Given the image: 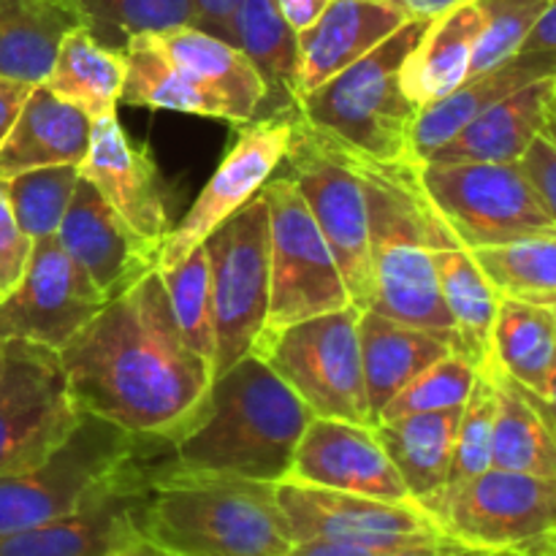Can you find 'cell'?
I'll return each instance as SVG.
<instances>
[{
  "label": "cell",
  "instance_id": "f546056e",
  "mask_svg": "<svg viewBox=\"0 0 556 556\" xmlns=\"http://www.w3.org/2000/svg\"><path fill=\"white\" fill-rule=\"evenodd\" d=\"M150 36L174 63L223 92L239 109L244 123L266 117L269 87L237 43L212 36L195 25L172 27V30L150 33Z\"/></svg>",
  "mask_w": 556,
  "mask_h": 556
},
{
  "label": "cell",
  "instance_id": "9a60e30c",
  "mask_svg": "<svg viewBox=\"0 0 556 556\" xmlns=\"http://www.w3.org/2000/svg\"><path fill=\"white\" fill-rule=\"evenodd\" d=\"M172 443L147 440L139 454L96 489L74 514L0 535V556H103L139 532V510L157 456Z\"/></svg>",
  "mask_w": 556,
  "mask_h": 556
},
{
  "label": "cell",
  "instance_id": "ffe728a7",
  "mask_svg": "<svg viewBox=\"0 0 556 556\" xmlns=\"http://www.w3.org/2000/svg\"><path fill=\"white\" fill-rule=\"evenodd\" d=\"M58 242L106 302L128 291L157 266V250L141 242L81 177L58 228Z\"/></svg>",
  "mask_w": 556,
  "mask_h": 556
},
{
  "label": "cell",
  "instance_id": "ab89813d",
  "mask_svg": "<svg viewBox=\"0 0 556 556\" xmlns=\"http://www.w3.org/2000/svg\"><path fill=\"white\" fill-rule=\"evenodd\" d=\"M494 413H497V400H494L492 378H489L486 372H478L476 386H472L470 396H467V402L462 405L454 459H451L443 497H448L451 492H456V489L465 486L467 481H472V478H478L481 472H486L489 467H492ZM443 497H440V503H443Z\"/></svg>",
  "mask_w": 556,
  "mask_h": 556
},
{
  "label": "cell",
  "instance_id": "680465c9",
  "mask_svg": "<svg viewBox=\"0 0 556 556\" xmlns=\"http://www.w3.org/2000/svg\"><path fill=\"white\" fill-rule=\"evenodd\" d=\"M0 353H3V342H0Z\"/></svg>",
  "mask_w": 556,
  "mask_h": 556
},
{
  "label": "cell",
  "instance_id": "9c48e42d",
  "mask_svg": "<svg viewBox=\"0 0 556 556\" xmlns=\"http://www.w3.org/2000/svg\"><path fill=\"white\" fill-rule=\"evenodd\" d=\"M418 179L467 250L556 233L519 163H418Z\"/></svg>",
  "mask_w": 556,
  "mask_h": 556
},
{
  "label": "cell",
  "instance_id": "ac0fdd59",
  "mask_svg": "<svg viewBox=\"0 0 556 556\" xmlns=\"http://www.w3.org/2000/svg\"><path fill=\"white\" fill-rule=\"evenodd\" d=\"M286 481L416 505L372 427L315 416L304 429Z\"/></svg>",
  "mask_w": 556,
  "mask_h": 556
},
{
  "label": "cell",
  "instance_id": "52a82bcc",
  "mask_svg": "<svg viewBox=\"0 0 556 556\" xmlns=\"http://www.w3.org/2000/svg\"><path fill=\"white\" fill-rule=\"evenodd\" d=\"M147 440L152 438H136L106 418L81 413L74 432L41 465L0 476V535L74 514L139 454Z\"/></svg>",
  "mask_w": 556,
  "mask_h": 556
},
{
  "label": "cell",
  "instance_id": "f1b7e54d",
  "mask_svg": "<svg viewBox=\"0 0 556 556\" xmlns=\"http://www.w3.org/2000/svg\"><path fill=\"white\" fill-rule=\"evenodd\" d=\"M119 103L248 125L239 109L223 92L199 81L182 65L174 63L163 49H157L150 33L136 36L125 47V87Z\"/></svg>",
  "mask_w": 556,
  "mask_h": 556
},
{
  "label": "cell",
  "instance_id": "cb8c5ba5",
  "mask_svg": "<svg viewBox=\"0 0 556 556\" xmlns=\"http://www.w3.org/2000/svg\"><path fill=\"white\" fill-rule=\"evenodd\" d=\"M556 79H541L510 92L445 141L424 163H519L543 134Z\"/></svg>",
  "mask_w": 556,
  "mask_h": 556
},
{
  "label": "cell",
  "instance_id": "d6a6232c",
  "mask_svg": "<svg viewBox=\"0 0 556 556\" xmlns=\"http://www.w3.org/2000/svg\"><path fill=\"white\" fill-rule=\"evenodd\" d=\"M233 43L248 54L269 87L266 117L296 112L299 43L296 30L277 9V0H242L233 16Z\"/></svg>",
  "mask_w": 556,
  "mask_h": 556
},
{
  "label": "cell",
  "instance_id": "ee69618b",
  "mask_svg": "<svg viewBox=\"0 0 556 556\" xmlns=\"http://www.w3.org/2000/svg\"><path fill=\"white\" fill-rule=\"evenodd\" d=\"M519 166L521 172L527 174V179L532 182L538 199L546 206L548 217H552L556 226V147L541 134L530 147H527Z\"/></svg>",
  "mask_w": 556,
  "mask_h": 556
},
{
  "label": "cell",
  "instance_id": "44dd1931",
  "mask_svg": "<svg viewBox=\"0 0 556 556\" xmlns=\"http://www.w3.org/2000/svg\"><path fill=\"white\" fill-rule=\"evenodd\" d=\"M405 22L383 0H331L315 25L296 33L299 96L362 60Z\"/></svg>",
  "mask_w": 556,
  "mask_h": 556
},
{
  "label": "cell",
  "instance_id": "7a4b0ae2",
  "mask_svg": "<svg viewBox=\"0 0 556 556\" xmlns=\"http://www.w3.org/2000/svg\"><path fill=\"white\" fill-rule=\"evenodd\" d=\"M313 418L269 364L244 356L217 375L204 418L172 445L166 467L193 476L280 483Z\"/></svg>",
  "mask_w": 556,
  "mask_h": 556
},
{
  "label": "cell",
  "instance_id": "83f0119b",
  "mask_svg": "<svg viewBox=\"0 0 556 556\" xmlns=\"http://www.w3.org/2000/svg\"><path fill=\"white\" fill-rule=\"evenodd\" d=\"M76 27H85L76 0H0V76L43 85Z\"/></svg>",
  "mask_w": 556,
  "mask_h": 556
},
{
  "label": "cell",
  "instance_id": "2e32d148",
  "mask_svg": "<svg viewBox=\"0 0 556 556\" xmlns=\"http://www.w3.org/2000/svg\"><path fill=\"white\" fill-rule=\"evenodd\" d=\"M293 119H296V112L261 117L242 125L237 144L215 168L188 215L177 226H172V231L163 239L161 253H157V271L182 264L217 226H223L233 212L242 210L264 190L291 144Z\"/></svg>",
  "mask_w": 556,
  "mask_h": 556
},
{
  "label": "cell",
  "instance_id": "f6af8a7d",
  "mask_svg": "<svg viewBox=\"0 0 556 556\" xmlns=\"http://www.w3.org/2000/svg\"><path fill=\"white\" fill-rule=\"evenodd\" d=\"M199 11V27L233 43V16L242 0H193Z\"/></svg>",
  "mask_w": 556,
  "mask_h": 556
},
{
  "label": "cell",
  "instance_id": "e575fe53",
  "mask_svg": "<svg viewBox=\"0 0 556 556\" xmlns=\"http://www.w3.org/2000/svg\"><path fill=\"white\" fill-rule=\"evenodd\" d=\"M492 362L510 380L535 396H543L556 362V318L552 307L500 299L492 331Z\"/></svg>",
  "mask_w": 556,
  "mask_h": 556
},
{
  "label": "cell",
  "instance_id": "f907efd6",
  "mask_svg": "<svg viewBox=\"0 0 556 556\" xmlns=\"http://www.w3.org/2000/svg\"><path fill=\"white\" fill-rule=\"evenodd\" d=\"M329 3L331 0H277V9H280V14L286 16L293 30L302 33L318 22V16L324 14Z\"/></svg>",
  "mask_w": 556,
  "mask_h": 556
},
{
  "label": "cell",
  "instance_id": "8d00e7d4",
  "mask_svg": "<svg viewBox=\"0 0 556 556\" xmlns=\"http://www.w3.org/2000/svg\"><path fill=\"white\" fill-rule=\"evenodd\" d=\"M85 14V27L98 43L123 52L136 36L195 25L199 11L193 0H76Z\"/></svg>",
  "mask_w": 556,
  "mask_h": 556
},
{
  "label": "cell",
  "instance_id": "836d02e7",
  "mask_svg": "<svg viewBox=\"0 0 556 556\" xmlns=\"http://www.w3.org/2000/svg\"><path fill=\"white\" fill-rule=\"evenodd\" d=\"M43 85L92 119L117 114L125 87V54L98 43L87 27H76L60 43Z\"/></svg>",
  "mask_w": 556,
  "mask_h": 556
},
{
  "label": "cell",
  "instance_id": "91938a15",
  "mask_svg": "<svg viewBox=\"0 0 556 556\" xmlns=\"http://www.w3.org/2000/svg\"><path fill=\"white\" fill-rule=\"evenodd\" d=\"M282 556H291V554H282Z\"/></svg>",
  "mask_w": 556,
  "mask_h": 556
},
{
  "label": "cell",
  "instance_id": "681fc988",
  "mask_svg": "<svg viewBox=\"0 0 556 556\" xmlns=\"http://www.w3.org/2000/svg\"><path fill=\"white\" fill-rule=\"evenodd\" d=\"M383 3L400 11L405 20H434V16H443L459 5L476 3V0H383Z\"/></svg>",
  "mask_w": 556,
  "mask_h": 556
},
{
  "label": "cell",
  "instance_id": "d590c367",
  "mask_svg": "<svg viewBox=\"0 0 556 556\" xmlns=\"http://www.w3.org/2000/svg\"><path fill=\"white\" fill-rule=\"evenodd\" d=\"M472 255L503 299L556 307V233L472 250Z\"/></svg>",
  "mask_w": 556,
  "mask_h": 556
},
{
  "label": "cell",
  "instance_id": "6f0895ef",
  "mask_svg": "<svg viewBox=\"0 0 556 556\" xmlns=\"http://www.w3.org/2000/svg\"><path fill=\"white\" fill-rule=\"evenodd\" d=\"M552 313H554V318H556V307H552Z\"/></svg>",
  "mask_w": 556,
  "mask_h": 556
},
{
  "label": "cell",
  "instance_id": "9f6ffc18",
  "mask_svg": "<svg viewBox=\"0 0 556 556\" xmlns=\"http://www.w3.org/2000/svg\"><path fill=\"white\" fill-rule=\"evenodd\" d=\"M543 556H556V538H554V543H552V546H548V552L543 554Z\"/></svg>",
  "mask_w": 556,
  "mask_h": 556
},
{
  "label": "cell",
  "instance_id": "5b68a950",
  "mask_svg": "<svg viewBox=\"0 0 556 556\" xmlns=\"http://www.w3.org/2000/svg\"><path fill=\"white\" fill-rule=\"evenodd\" d=\"M429 22L407 20L372 52L299 96V117L353 155L378 163H416L413 123L418 106L402 90V65Z\"/></svg>",
  "mask_w": 556,
  "mask_h": 556
},
{
  "label": "cell",
  "instance_id": "11a10c76",
  "mask_svg": "<svg viewBox=\"0 0 556 556\" xmlns=\"http://www.w3.org/2000/svg\"><path fill=\"white\" fill-rule=\"evenodd\" d=\"M543 136L556 147V87L552 92V101H548L546 109V123H543Z\"/></svg>",
  "mask_w": 556,
  "mask_h": 556
},
{
  "label": "cell",
  "instance_id": "30bf717a",
  "mask_svg": "<svg viewBox=\"0 0 556 556\" xmlns=\"http://www.w3.org/2000/svg\"><path fill=\"white\" fill-rule=\"evenodd\" d=\"M282 161L288 177L302 193L309 215L318 223L337 261L351 304L369 309L372 304V258H369V215L362 177L345 152L309 128L296 114L293 136Z\"/></svg>",
  "mask_w": 556,
  "mask_h": 556
},
{
  "label": "cell",
  "instance_id": "1f68e13d",
  "mask_svg": "<svg viewBox=\"0 0 556 556\" xmlns=\"http://www.w3.org/2000/svg\"><path fill=\"white\" fill-rule=\"evenodd\" d=\"M478 3H465L429 22L402 65V90L418 109L440 101L470 79V60L481 36Z\"/></svg>",
  "mask_w": 556,
  "mask_h": 556
},
{
  "label": "cell",
  "instance_id": "f35d334b",
  "mask_svg": "<svg viewBox=\"0 0 556 556\" xmlns=\"http://www.w3.org/2000/svg\"><path fill=\"white\" fill-rule=\"evenodd\" d=\"M76 182H79V168L76 166L30 168V172L3 179L11 212L33 242L58 237V228L63 223L65 210H68Z\"/></svg>",
  "mask_w": 556,
  "mask_h": 556
},
{
  "label": "cell",
  "instance_id": "277c9868",
  "mask_svg": "<svg viewBox=\"0 0 556 556\" xmlns=\"http://www.w3.org/2000/svg\"><path fill=\"white\" fill-rule=\"evenodd\" d=\"M166 448L152 467L139 510V532L177 556H282L293 535L275 483L193 476L166 467Z\"/></svg>",
  "mask_w": 556,
  "mask_h": 556
},
{
  "label": "cell",
  "instance_id": "bcb514c9",
  "mask_svg": "<svg viewBox=\"0 0 556 556\" xmlns=\"http://www.w3.org/2000/svg\"><path fill=\"white\" fill-rule=\"evenodd\" d=\"M30 90L33 87L25 85V81H14L0 76V144L5 141L9 130L14 128L16 117H20Z\"/></svg>",
  "mask_w": 556,
  "mask_h": 556
},
{
  "label": "cell",
  "instance_id": "e0dca14e",
  "mask_svg": "<svg viewBox=\"0 0 556 556\" xmlns=\"http://www.w3.org/2000/svg\"><path fill=\"white\" fill-rule=\"evenodd\" d=\"M106 304L90 277L68 258L58 237L33 242L30 261L0 299V342L25 340L63 351Z\"/></svg>",
  "mask_w": 556,
  "mask_h": 556
},
{
  "label": "cell",
  "instance_id": "8fae6325",
  "mask_svg": "<svg viewBox=\"0 0 556 556\" xmlns=\"http://www.w3.org/2000/svg\"><path fill=\"white\" fill-rule=\"evenodd\" d=\"M269 210V309L261 334L351 304L337 261L288 174L261 190Z\"/></svg>",
  "mask_w": 556,
  "mask_h": 556
},
{
  "label": "cell",
  "instance_id": "d4e9b609",
  "mask_svg": "<svg viewBox=\"0 0 556 556\" xmlns=\"http://www.w3.org/2000/svg\"><path fill=\"white\" fill-rule=\"evenodd\" d=\"M459 418L462 407H451L440 413L391 418L375 427V438L394 462L410 500L432 519L448 481Z\"/></svg>",
  "mask_w": 556,
  "mask_h": 556
},
{
  "label": "cell",
  "instance_id": "3957f363",
  "mask_svg": "<svg viewBox=\"0 0 556 556\" xmlns=\"http://www.w3.org/2000/svg\"><path fill=\"white\" fill-rule=\"evenodd\" d=\"M342 152L362 177L367 195L372 258L369 309L396 324L429 331L459 353V334L443 302L432 261V237L440 212L418 179V163H378Z\"/></svg>",
  "mask_w": 556,
  "mask_h": 556
},
{
  "label": "cell",
  "instance_id": "603a6c76",
  "mask_svg": "<svg viewBox=\"0 0 556 556\" xmlns=\"http://www.w3.org/2000/svg\"><path fill=\"white\" fill-rule=\"evenodd\" d=\"M541 79H556V54L516 52L497 68L472 76L445 98L418 109V117L413 123V157H416V163L427 161L445 141L454 139L465 125H470L478 114L508 98L510 92Z\"/></svg>",
  "mask_w": 556,
  "mask_h": 556
},
{
  "label": "cell",
  "instance_id": "f5cc1de1",
  "mask_svg": "<svg viewBox=\"0 0 556 556\" xmlns=\"http://www.w3.org/2000/svg\"><path fill=\"white\" fill-rule=\"evenodd\" d=\"M386 556H481V554H472L467 552V548L456 546V543L445 541V543H427V546L400 548V552H391Z\"/></svg>",
  "mask_w": 556,
  "mask_h": 556
},
{
  "label": "cell",
  "instance_id": "4fadbf2b",
  "mask_svg": "<svg viewBox=\"0 0 556 556\" xmlns=\"http://www.w3.org/2000/svg\"><path fill=\"white\" fill-rule=\"evenodd\" d=\"M79 418L60 351L5 340L0 353V476L41 465Z\"/></svg>",
  "mask_w": 556,
  "mask_h": 556
},
{
  "label": "cell",
  "instance_id": "7c38bea8",
  "mask_svg": "<svg viewBox=\"0 0 556 556\" xmlns=\"http://www.w3.org/2000/svg\"><path fill=\"white\" fill-rule=\"evenodd\" d=\"M215 309V378L250 356L269 309V210L264 195L206 237Z\"/></svg>",
  "mask_w": 556,
  "mask_h": 556
},
{
  "label": "cell",
  "instance_id": "74e56055",
  "mask_svg": "<svg viewBox=\"0 0 556 556\" xmlns=\"http://www.w3.org/2000/svg\"><path fill=\"white\" fill-rule=\"evenodd\" d=\"M161 280L185 345L204 358L215 372V309H212L210 261L204 244L195 248L182 264L161 271Z\"/></svg>",
  "mask_w": 556,
  "mask_h": 556
},
{
  "label": "cell",
  "instance_id": "4dcf8cb0",
  "mask_svg": "<svg viewBox=\"0 0 556 556\" xmlns=\"http://www.w3.org/2000/svg\"><path fill=\"white\" fill-rule=\"evenodd\" d=\"M478 372L492 378L494 400H497L492 467L556 478V429L543 410L541 396L510 380L492 358Z\"/></svg>",
  "mask_w": 556,
  "mask_h": 556
},
{
  "label": "cell",
  "instance_id": "ba28073f",
  "mask_svg": "<svg viewBox=\"0 0 556 556\" xmlns=\"http://www.w3.org/2000/svg\"><path fill=\"white\" fill-rule=\"evenodd\" d=\"M456 546L481 556H543L556 538V478L489 467L434 510Z\"/></svg>",
  "mask_w": 556,
  "mask_h": 556
},
{
  "label": "cell",
  "instance_id": "60d3db41",
  "mask_svg": "<svg viewBox=\"0 0 556 556\" xmlns=\"http://www.w3.org/2000/svg\"><path fill=\"white\" fill-rule=\"evenodd\" d=\"M478 380V369L462 353H448L445 358L424 369L413 378L380 413V421L413 416V413H440L462 407ZM378 421V424H380Z\"/></svg>",
  "mask_w": 556,
  "mask_h": 556
},
{
  "label": "cell",
  "instance_id": "5bb4252c",
  "mask_svg": "<svg viewBox=\"0 0 556 556\" xmlns=\"http://www.w3.org/2000/svg\"><path fill=\"white\" fill-rule=\"evenodd\" d=\"M275 494L291 527L293 543L337 541L396 552L448 541L438 521L418 505L383 503L296 481L275 483Z\"/></svg>",
  "mask_w": 556,
  "mask_h": 556
},
{
  "label": "cell",
  "instance_id": "d6986e66",
  "mask_svg": "<svg viewBox=\"0 0 556 556\" xmlns=\"http://www.w3.org/2000/svg\"><path fill=\"white\" fill-rule=\"evenodd\" d=\"M79 177L101 193L119 220L150 248L161 253L168 226L166 201L152 157L119 128L117 114L92 119L90 150L79 163Z\"/></svg>",
  "mask_w": 556,
  "mask_h": 556
},
{
  "label": "cell",
  "instance_id": "7402d4cb",
  "mask_svg": "<svg viewBox=\"0 0 556 556\" xmlns=\"http://www.w3.org/2000/svg\"><path fill=\"white\" fill-rule=\"evenodd\" d=\"M92 117L47 85H36L0 144V179L30 168L79 166L90 150Z\"/></svg>",
  "mask_w": 556,
  "mask_h": 556
},
{
  "label": "cell",
  "instance_id": "db71d44e",
  "mask_svg": "<svg viewBox=\"0 0 556 556\" xmlns=\"http://www.w3.org/2000/svg\"><path fill=\"white\" fill-rule=\"evenodd\" d=\"M541 405H543V410H546L548 421H552L556 429V362H554L552 372H548L546 389H543V396H541Z\"/></svg>",
  "mask_w": 556,
  "mask_h": 556
},
{
  "label": "cell",
  "instance_id": "4316f807",
  "mask_svg": "<svg viewBox=\"0 0 556 556\" xmlns=\"http://www.w3.org/2000/svg\"><path fill=\"white\" fill-rule=\"evenodd\" d=\"M358 342H362L364 389H367L369 413L378 427L383 407L410 383L413 378L432 367L434 362L454 353L448 342L413 326L396 324L375 309H362L358 318Z\"/></svg>",
  "mask_w": 556,
  "mask_h": 556
},
{
  "label": "cell",
  "instance_id": "6da1fadb",
  "mask_svg": "<svg viewBox=\"0 0 556 556\" xmlns=\"http://www.w3.org/2000/svg\"><path fill=\"white\" fill-rule=\"evenodd\" d=\"M79 413L177 443L210 407L215 372L182 340L161 271L114 296L60 351Z\"/></svg>",
  "mask_w": 556,
  "mask_h": 556
},
{
  "label": "cell",
  "instance_id": "484cf974",
  "mask_svg": "<svg viewBox=\"0 0 556 556\" xmlns=\"http://www.w3.org/2000/svg\"><path fill=\"white\" fill-rule=\"evenodd\" d=\"M432 261L438 269L443 302L459 334V353L472 367L481 369L492 358V331L503 296L483 275L472 250H467L456 239L443 217L434 228Z\"/></svg>",
  "mask_w": 556,
  "mask_h": 556
},
{
  "label": "cell",
  "instance_id": "7bdbcfd3",
  "mask_svg": "<svg viewBox=\"0 0 556 556\" xmlns=\"http://www.w3.org/2000/svg\"><path fill=\"white\" fill-rule=\"evenodd\" d=\"M33 239L16 223L11 212L9 195H5L3 179H0V299L16 288L30 261Z\"/></svg>",
  "mask_w": 556,
  "mask_h": 556
},
{
  "label": "cell",
  "instance_id": "816d5d0a",
  "mask_svg": "<svg viewBox=\"0 0 556 556\" xmlns=\"http://www.w3.org/2000/svg\"><path fill=\"white\" fill-rule=\"evenodd\" d=\"M103 556H177V554L166 552V548L157 546V543H152L150 538L141 535V532H134V535H128L125 541H119L114 548H109Z\"/></svg>",
  "mask_w": 556,
  "mask_h": 556
},
{
  "label": "cell",
  "instance_id": "c3c4849f",
  "mask_svg": "<svg viewBox=\"0 0 556 556\" xmlns=\"http://www.w3.org/2000/svg\"><path fill=\"white\" fill-rule=\"evenodd\" d=\"M519 52H546L556 54V0H548L546 11L538 16L532 30L527 33Z\"/></svg>",
  "mask_w": 556,
  "mask_h": 556
},
{
  "label": "cell",
  "instance_id": "8992f818",
  "mask_svg": "<svg viewBox=\"0 0 556 556\" xmlns=\"http://www.w3.org/2000/svg\"><path fill=\"white\" fill-rule=\"evenodd\" d=\"M358 318L362 309L348 304L334 313L299 320L271 334H261L250 356L269 364L313 416L375 429L364 389Z\"/></svg>",
  "mask_w": 556,
  "mask_h": 556
},
{
  "label": "cell",
  "instance_id": "b9f144b4",
  "mask_svg": "<svg viewBox=\"0 0 556 556\" xmlns=\"http://www.w3.org/2000/svg\"><path fill=\"white\" fill-rule=\"evenodd\" d=\"M483 14L481 36L470 60V79L514 58L548 0H476Z\"/></svg>",
  "mask_w": 556,
  "mask_h": 556
},
{
  "label": "cell",
  "instance_id": "7dc6e473",
  "mask_svg": "<svg viewBox=\"0 0 556 556\" xmlns=\"http://www.w3.org/2000/svg\"><path fill=\"white\" fill-rule=\"evenodd\" d=\"M400 552V548H396ZM391 548L358 546V543H337V541H307L296 543L291 556H386Z\"/></svg>",
  "mask_w": 556,
  "mask_h": 556
}]
</instances>
